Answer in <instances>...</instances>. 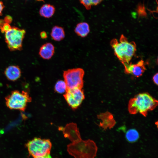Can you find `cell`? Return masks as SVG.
<instances>
[{
  "mask_svg": "<svg viewBox=\"0 0 158 158\" xmlns=\"http://www.w3.org/2000/svg\"><path fill=\"white\" fill-rule=\"evenodd\" d=\"M126 74H130L136 77L141 76L146 68L143 61L141 60L135 64L123 63Z\"/></svg>",
  "mask_w": 158,
  "mask_h": 158,
  "instance_id": "obj_9",
  "label": "cell"
},
{
  "mask_svg": "<svg viewBox=\"0 0 158 158\" xmlns=\"http://www.w3.org/2000/svg\"><path fill=\"white\" fill-rule=\"evenodd\" d=\"M84 73V70L80 68L64 71L63 75L67 89H82L83 86V78Z\"/></svg>",
  "mask_w": 158,
  "mask_h": 158,
  "instance_id": "obj_7",
  "label": "cell"
},
{
  "mask_svg": "<svg viewBox=\"0 0 158 158\" xmlns=\"http://www.w3.org/2000/svg\"><path fill=\"white\" fill-rule=\"evenodd\" d=\"M63 97L68 105L74 110L80 106L85 98L83 90L78 88L66 89Z\"/></svg>",
  "mask_w": 158,
  "mask_h": 158,
  "instance_id": "obj_8",
  "label": "cell"
},
{
  "mask_svg": "<svg viewBox=\"0 0 158 158\" xmlns=\"http://www.w3.org/2000/svg\"><path fill=\"white\" fill-rule=\"evenodd\" d=\"M66 138H68L72 143L67 145L68 153L75 158H95L97 147L95 142L90 140H82L76 124L73 123L67 124L64 127H60Z\"/></svg>",
  "mask_w": 158,
  "mask_h": 158,
  "instance_id": "obj_1",
  "label": "cell"
},
{
  "mask_svg": "<svg viewBox=\"0 0 158 158\" xmlns=\"http://www.w3.org/2000/svg\"><path fill=\"white\" fill-rule=\"evenodd\" d=\"M55 50V47L51 43H46L40 47L39 51L40 56L44 59H50L53 55Z\"/></svg>",
  "mask_w": 158,
  "mask_h": 158,
  "instance_id": "obj_11",
  "label": "cell"
},
{
  "mask_svg": "<svg viewBox=\"0 0 158 158\" xmlns=\"http://www.w3.org/2000/svg\"><path fill=\"white\" fill-rule=\"evenodd\" d=\"M74 31L78 36L82 37H85L90 32L89 25L85 22L79 23L77 25Z\"/></svg>",
  "mask_w": 158,
  "mask_h": 158,
  "instance_id": "obj_13",
  "label": "cell"
},
{
  "mask_svg": "<svg viewBox=\"0 0 158 158\" xmlns=\"http://www.w3.org/2000/svg\"><path fill=\"white\" fill-rule=\"evenodd\" d=\"M4 74L8 80L15 81L20 78L21 71L18 66L11 65L6 68L4 71Z\"/></svg>",
  "mask_w": 158,
  "mask_h": 158,
  "instance_id": "obj_10",
  "label": "cell"
},
{
  "mask_svg": "<svg viewBox=\"0 0 158 158\" xmlns=\"http://www.w3.org/2000/svg\"><path fill=\"white\" fill-rule=\"evenodd\" d=\"M11 28L10 24L5 23L0 28L1 31L2 33H5L9 30Z\"/></svg>",
  "mask_w": 158,
  "mask_h": 158,
  "instance_id": "obj_18",
  "label": "cell"
},
{
  "mask_svg": "<svg viewBox=\"0 0 158 158\" xmlns=\"http://www.w3.org/2000/svg\"><path fill=\"white\" fill-rule=\"evenodd\" d=\"M103 0H79L80 3L87 10H90L92 6H96Z\"/></svg>",
  "mask_w": 158,
  "mask_h": 158,
  "instance_id": "obj_16",
  "label": "cell"
},
{
  "mask_svg": "<svg viewBox=\"0 0 158 158\" xmlns=\"http://www.w3.org/2000/svg\"><path fill=\"white\" fill-rule=\"evenodd\" d=\"M4 20L5 23L10 24L12 21V18L10 16L7 15L6 16Z\"/></svg>",
  "mask_w": 158,
  "mask_h": 158,
  "instance_id": "obj_19",
  "label": "cell"
},
{
  "mask_svg": "<svg viewBox=\"0 0 158 158\" xmlns=\"http://www.w3.org/2000/svg\"><path fill=\"white\" fill-rule=\"evenodd\" d=\"M126 137L128 142H136L138 139L139 135L136 130L132 129L127 131L126 134Z\"/></svg>",
  "mask_w": 158,
  "mask_h": 158,
  "instance_id": "obj_15",
  "label": "cell"
},
{
  "mask_svg": "<svg viewBox=\"0 0 158 158\" xmlns=\"http://www.w3.org/2000/svg\"><path fill=\"white\" fill-rule=\"evenodd\" d=\"M5 7L3 3L1 1H0V16L2 15V11Z\"/></svg>",
  "mask_w": 158,
  "mask_h": 158,
  "instance_id": "obj_22",
  "label": "cell"
},
{
  "mask_svg": "<svg viewBox=\"0 0 158 158\" xmlns=\"http://www.w3.org/2000/svg\"><path fill=\"white\" fill-rule=\"evenodd\" d=\"M41 37L43 39H45L47 37V34L45 31H42L40 33Z\"/></svg>",
  "mask_w": 158,
  "mask_h": 158,
  "instance_id": "obj_21",
  "label": "cell"
},
{
  "mask_svg": "<svg viewBox=\"0 0 158 158\" xmlns=\"http://www.w3.org/2000/svg\"><path fill=\"white\" fill-rule=\"evenodd\" d=\"M5 100L6 106L10 109L24 111L32 98L26 91L14 90L5 97Z\"/></svg>",
  "mask_w": 158,
  "mask_h": 158,
  "instance_id": "obj_4",
  "label": "cell"
},
{
  "mask_svg": "<svg viewBox=\"0 0 158 158\" xmlns=\"http://www.w3.org/2000/svg\"><path fill=\"white\" fill-rule=\"evenodd\" d=\"M55 11V8L54 6L49 4L43 5L39 10V14L42 17L46 18L52 17Z\"/></svg>",
  "mask_w": 158,
  "mask_h": 158,
  "instance_id": "obj_12",
  "label": "cell"
},
{
  "mask_svg": "<svg viewBox=\"0 0 158 158\" xmlns=\"http://www.w3.org/2000/svg\"><path fill=\"white\" fill-rule=\"evenodd\" d=\"M158 73H157L153 76L152 78L154 83L157 85H158Z\"/></svg>",
  "mask_w": 158,
  "mask_h": 158,
  "instance_id": "obj_20",
  "label": "cell"
},
{
  "mask_svg": "<svg viewBox=\"0 0 158 158\" xmlns=\"http://www.w3.org/2000/svg\"><path fill=\"white\" fill-rule=\"evenodd\" d=\"M30 155L34 158L50 154L52 147L49 139L35 138L26 144Z\"/></svg>",
  "mask_w": 158,
  "mask_h": 158,
  "instance_id": "obj_6",
  "label": "cell"
},
{
  "mask_svg": "<svg viewBox=\"0 0 158 158\" xmlns=\"http://www.w3.org/2000/svg\"><path fill=\"white\" fill-rule=\"evenodd\" d=\"M158 101L147 92L139 93L130 99L128 111L131 114L138 113L146 117L148 111H152L157 106Z\"/></svg>",
  "mask_w": 158,
  "mask_h": 158,
  "instance_id": "obj_2",
  "label": "cell"
},
{
  "mask_svg": "<svg viewBox=\"0 0 158 158\" xmlns=\"http://www.w3.org/2000/svg\"><path fill=\"white\" fill-rule=\"evenodd\" d=\"M115 56L122 63H129L136 51L135 43L129 42L127 38L121 35L119 42L116 39H112L110 42Z\"/></svg>",
  "mask_w": 158,
  "mask_h": 158,
  "instance_id": "obj_3",
  "label": "cell"
},
{
  "mask_svg": "<svg viewBox=\"0 0 158 158\" xmlns=\"http://www.w3.org/2000/svg\"><path fill=\"white\" fill-rule=\"evenodd\" d=\"M25 33V30L15 26L11 27L5 32V41L10 51L22 50L23 41Z\"/></svg>",
  "mask_w": 158,
  "mask_h": 158,
  "instance_id": "obj_5",
  "label": "cell"
},
{
  "mask_svg": "<svg viewBox=\"0 0 158 158\" xmlns=\"http://www.w3.org/2000/svg\"><path fill=\"white\" fill-rule=\"evenodd\" d=\"M52 39L56 41H60L63 39L65 36V33L63 28L58 26L53 27L51 32Z\"/></svg>",
  "mask_w": 158,
  "mask_h": 158,
  "instance_id": "obj_14",
  "label": "cell"
},
{
  "mask_svg": "<svg viewBox=\"0 0 158 158\" xmlns=\"http://www.w3.org/2000/svg\"><path fill=\"white\" fill-rule=\"evenodd\" d=\"M67 89L66 85L64 81L59 80L56 83L54 90L58 93L62 94L66 92Z\"/></svg>",
  "mask_w": 158,
  "mask_h": 158,
  "instance_id": "obj_17",
  "label": "cell"
},
{
  "mask_svg": "<svg viewBox=\"0 0 158 158\" xmlns=\"http://www.w3.org/2000/svg\"><path fill=\"white\" fill-rule=\"evenodd\" d=\"M34 158H53L51 157L50 154H49L44 156L37 157H34Z\"/></svg>",
  "mask_w": 158,
  "mask_h": 158,
  "instance_id": "obj_23",
  "label": "cell"
}]
</instances>
